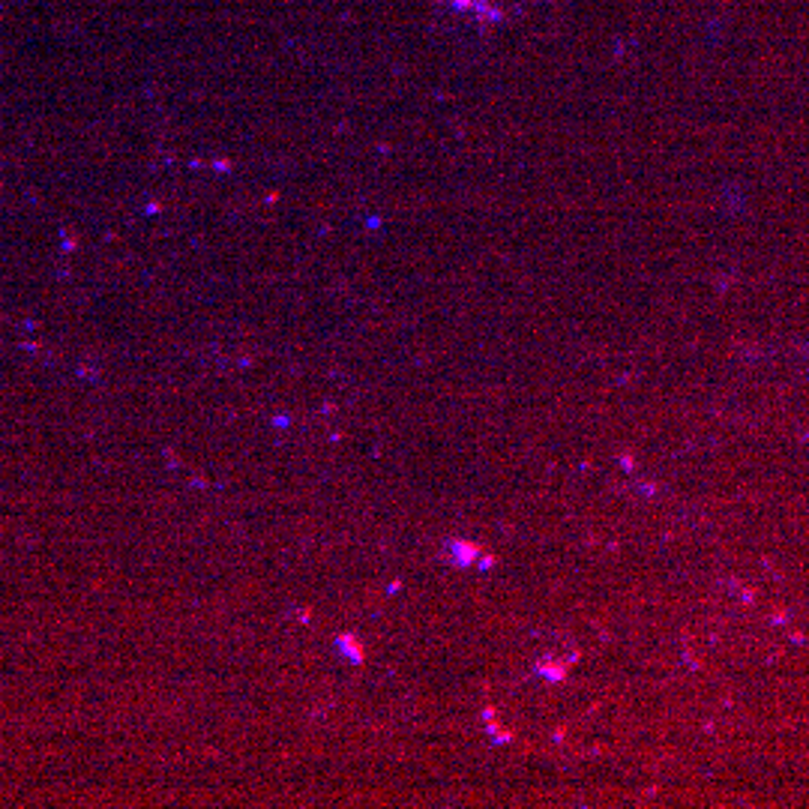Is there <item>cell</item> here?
I'll return each instance as SVG.
<instances>
[{
    "label": "cell",
    "mask_w": 809,
    "mask_h": 809,
    "mask_svg": "<svg viewBox=\"0 0 809 809\" xmlns=\"http://www.w3.org/2000/svg\"><path fill=\"white\" fill-rule=\"evenodd\" d=\"M342 647H351V657H354V659H360V644H357L354 635H348V639H342Z\"/></svg>",
    "instance_id": "1"
}]
</instances>
